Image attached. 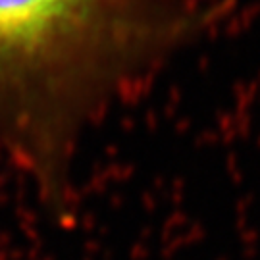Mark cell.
I'll list each match as a JSON object with an SVG mask.
<instances>
[{"mask_svg": "<svg viewBox=\"0 0 260 260\" xmlns=\"http://www.w3.org/2000/svg\"><path fill=\"white\" fill-rule=\"evenodd\" d=\"M206 23L189 0H0V141L52 212L85 125Z\"/></svg>", "mask_w": 260, "mask_h": 260, "instance_id": "1", "label": "cell"}]
</instances>
